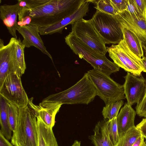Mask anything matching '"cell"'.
Wrapping results in <instances>:
<instances>
[{
	"label": "cell",
	"instance_id": "1",
	"mask_svg": "<svg viewBox=\"0 0 146 146\" xmlns=\"http://www.w3.org/2000/svg\"><path fill=\"white\" fill-rule=\"evenodd\" d=\"M19 12V26L38 27L55 23L76 11L85 0H25Z\"/></svg>",
	"mask_w": 146,
	"mask_h": 146
},
{
	"label": "cell",
	"instance_id": "2",
	"mask_svg": "<svg viewBox=\"0 0 146 146\" xmlns=\"http://www.w3.org/2000/svg\"><path fill=\"white\" fill-rule=\"evenodd\" d=\"M97 96L96 90L87 73L75 84L63 91L51 94L42 101L63 104H88Z\"/></svg>",
	"mask_w": 146,
	"mask_h": 146
},
{
	"label": "cell",
	"instance_id": "3",
	"mask_svg": "<svg viewBox=\"0 0 146 146\" xmlns=\"http://www.w3.org/2000/svg\"><path fill=\"white\" fill-rule=\"evenodd\" d=\"M12 144L15 146H38V131L37 119L34 110L28 105L19 108L18 118Z\"/></svg>",
	"mask_w": 146,
	"mask_h": 146
},
{
	"label": "cell",
	"instance_id": "4",
	"mask_svg": "<svg viewBox=\"0 0 146 146\" xmlns=\"http://www.w3.org/2000/svg\"><path fill=\"white\" fill-rule=\"evenodd\" d=\"M66 43L73 52L83 58L94 68L110 75L119 71L120 67L114 62L87 46L71 32L65 38Z\"/></svg>",
	"mask_w": 146,
	"mask_h": 146
},
{
	"label": "cell",
	"instance_id": "5",
	"mask_svg": "<svg viewBox=\"0 0 146 146\" xmlns=\"http://www.w3.org/2000/svg\"><path fill=\"white\" fill-rule=\"evenodd\" d=\"M87 73L96 90L97 95L106 105L125 98L123 85L116 82L110 75L94 69L89 70Z\"/></svg>",
	"mask_w": 146,
	"mask_h": 146
},
{
	"label": "cell",
	"instance_id": "6",
	"mask_svg": "<svg viewBox=\"0 0 146 146\" xmlns=\"http://www.w3.org/2000/svg\"><path fill=\"white\" fill-rule=\"evenodd\" d=\"M96 10L90 20L96 31L106 44H118L123 35L117 17Z\"/></svg>",
	"mask_w": 146,
	"mask_h": 146
},
{
	"label": "cell",
	"instance_id": "7",
	"mask_svg": "<svg viewBox=\"0 0 146 146\" xmlns=\"http://www.w3.org/2000/svg\"><path fill=\"white\" fill-rule=\"evenodd\" d=\"M109 56L113 62L126 72L139 76L143 71L142 59L134 54L123 39L117 45L107 46Z\"/></svg>",
	"mask_w": 146,
	"mask_h": 146
},
{
	"label": "cell",
	"instance_id": "8",
	"mask_svg": "<svg viewBox=\"0 0 146 146\" xmlns=\"http://www.w3.org/2000/svg\"><path fill=\"white\" fill-rule=\"evenodd\" d=\"M71 33L92 49L102 55L108 52L106 43L90 19L83 18L72 25Z\"/></svg>",
	"mask_w": 146,
	"mask_h": 146
},
{
	"label": "cell",
	"instance_id": "9",
	"mask_svg": "<svg viewBox=\"0 0 146 146\" xmlns=\"http://www.w3.org/2000/svg\"><path fill=\"white\" fill-rule=\"evenodd\" d=\"M0 94L19 108L28 104L29 99L22 85L21 77L16 73H12L6 78L0 87Z\"/></svg>",
	"mask_w": 146,
	"mask_h": 146
},
{
	"label": "cell",
	"instance_id": "10",
	"mask_svg": "<svg viewBox=\"0 0 146 146\" xmlns=\"http://www.w3.org/2000/svg\"><path fill=\"white\" fill-rule=\"evenodd\" d=\"M17 39L12 37L5 45L3 40L0 39V87L9 74L15 73L20 77L23 75L16 57Z\"/></svg>",
	"mask_w": 146,
	"mask_h": 146
},
{
	"label": "cell",
	"instance_id": "11",
	"mask_svg": "<svg viewBox=\"0 0 146 146\" xmlns=\"http://www.w3.org/2000/svg\"><path fill=\"white\" fill-rule=\"evenodd\" d=\"M124 78L123 85L127 103L129 105L138 104L142 98L146 88V79L141 74L137 76L127 72Z\"/></svg>",
	"mask_w": 146,
	"mask_h": 146
},
{
	"label": "cell",
	"instance_id": "12",
	"mask_svg": "<svg viewBox=\"0 0 146 146\" xmlns=\"http://www.w3.org/2000/svg\"><path fill=\"white\" fill-rule=\"evenodd\" d=\"M90 3L88 0H85L78 9L72 14L50 25L38 27L40 35H51L56 33H61L66 26L70 24L72 25L86 15L89 11Z\"/></svg>",
	"mask_w": 146,
	"mask_h": 146
},
{
	"label": "cell",
	"instance_id": "13",
	"mask_svg": "<svg viewBox=\"0 0 146 146\" xmlns=\"http://www.w3.org/2000/svg\"><path fill=\"white\" fill-rule=\"evenodd\" d=\"M33 98L29 99L28 104L35 111L37 117L39 118L48 127L52 128L55 123L56 114L62 104L60 103L42 101L38 105L33 102Z\"/></svg>",
	"mask_w": 146,
	"mask_h": 146
},
{
	"label": "cell",
	"instance_id": "14",
	"mask_svg": "<svg viewBox=\"0 0 146 146\" xmlns=\"http://www.w3.org/2000/svg\"><path fill=\"white\" fill-rule=\"evenodd\" d=\"M115 16L121 27L131 31L140 39L142 44L146 45V18L134 17L126 11Z\"/></svg>",
	"mask_w": 146,
	"mask_h": 146
},
{
	"label": "cell",
	"instance_id": "15",
	"mask_svg": "<svg viewBox=\"0 0 146 146\" xmlns=\"http://www.w3.org/2000/svg\"><path fill=\"white\" fill-rule=\"evenodd\" d=\"M17 31L23 37L22 43L25 47L35 46L52 61L51 55L47 50L40 36L38 27L30 25L19 26Z\"/></svg>",
	"mask_w": 146,
	"mask_h": 146
},
{
	"label": "cell",
	"instance_id": "16",
	"mask_svg": "<svg viewBox=\"0 0 146 146\" xmlns=\"http://www.w3.org/2000/svg\"><path fill=\"white\" fill-rule=\"evenodd\" d=\"M21 7L17 2L14 5L5 4L0 6V18L9 33L16 38H17L16 31L19 26L17 18Z\"/></svg>",
	"mask_w": 146,
	"mask_h": 146
},
{
	"label": "cell",
	"instance_id": "17",
	"mask_svg": "<svg viewBox=\"0 0 146 146\" xmlns=\"http://www.w3.org/2000/svg\"><path fill=\"white\" fill-rule=\"evenodd\" d=\"M107 119L98 121L93 129L94 134L89 137L94 146H115L109 136Z\"/></svg>",
	"mask_w": 146,
	"mask_h": 146
},
{
	"label": "cell",
	"instance_id": "18",
	"mask_svg": "<svg viewBox=\"0 0 146 146\" xmlns=\"http://www.w3.org/2000/svg\"><path fill=\"white\" fill-rule=\"evenodd\" d=\"M136 114L131 106L125 103L117 117L119 134L121 135L130 128L135 126L134 121Z\"/></svg>",
	"mask_w": 146,
	"mask_h": 146
},
{
	"label": "cell",
	"instance_id": "19",
	"mask_svg": "<svg viewBox=\"0 0 146 146\" xmlns=\"http://www.w3.org/2000/svg\"><path fill=\"white\" fill-rule=\"evenodd\" d=\"M36 117L38 131V146H58L52 129Z\"/></svg>",
	"mask_w": 146,
	"mask_h": 146
},
{
	"label": "cell",
	"instance_id": "20",
	"mask_svg": "<svg viewBox=\"0 0 146 146\" xmlns=\"http://www.w3.org/2000/svg\"><path fill=\"white\" fill-rule=\"evenodd\" d=\"M123 35V39L130 50L140 58L143 57L141 41L138 36L130 30L121 27Z\"/></svg>",
	"mask_w": 146,
	"mask_h": 146
},
{
	"label": "cell",
	"instance_id": "21",
	"mask_svg": "<svg viewBox=\"0 0 146 146\" xmlns=\"http://www.w3.org/2000/svg\"><path fill=\"white\" fill-rule=\"evenodd\" d=\"M9 102L0 95V123L1 132L8 140L11 139L12 135L9 125L8 116Z\"/></svg>",
	"mask_w": 146,
	"mask_h": 146
},
{
	"label": "cell",
	"instance_id": "22",
	"mask_svg": "<svg viewBox=\"0 0 146 146\" xmlns=\"http://www.w3.org/2000/svg\"><path fill=\"white\" fill-rule=\"evenodd\" d=\"M141 134L136 126L132 127L119 136V141L116 146H132Z\"/></svg>",
	"mask_w": 146,
	"mask_h": 146
},
{
	"label": "cell",
	"instance_id": "23",
	"mask_svg": "<svg viewBox=\"0 0 146 146\" xmlns=\"http://www.w3.org/2000/svg\"><path fill=\"white\" fill-rule=\"evenodd\" d=\"M123 104V101L121 100L106 105L102 111L104 119L111 120L117 117L119 110Z\"/></svg>",
	"mask_w": 146,
	"mask_h": 146
},
{
	"label": "cell",
	"instance_id": "24",
	"mask_svg": "<svg viewBox=\"0 0 146 146\" xmlns=\"http://www.w3.org/2000/svg\"><path fill=\"white\" fill-rule=\"evenodd\" d=\"M94 3V7L97 10L110 15L116 16L117 13L114 8L111 0H89Z\"/></svg>",
	"mask_w": 146,
	"mask_h": 146
},
{
	"label": "cell",
	"instance_id": "25",
	"mask_svg": "<svg viewBox=\"0 0 146 146\" xmlns=\"http://www.w3.org/2000/svg\"><path fill=\"white\" fill-rule=\"evenodd\" d=\"M16 45V58L20 69L23 74L25 73L26 68L24 56L25 47L20 38L17 39Z\"/></svg>",
	"mask_w": 146,
	"mask_h": 146
},
{
	"label": "cell",
	"instance_id": "26",
	"mask_svg": "<svg viewBox=\"0 0 146 146\" xmlns=\"http://www.w3.org/2000/svg\"><path fill=\"white\" fill-rule=\"evenodd\" d=\"M19 108L12 103H8V116L11 129L13 132L15 131L18 118Z\"/></svg>",
	"mask_w": 146,
	"mask_h": 146
},
{
	"label": "cell",
	"instance_id": "27",
	"mask_svg": "<svg viewBox=\"0 0 146 146\" xmlns=\"http://www.w3.org/2000/svg\"><path fill=\"white\" fill-rule=\"evenodd\" d=\"M108 129L110 139L115 146H116L119 140L117 117L109 120Z\"/></svg>",
	"mask_w": 146,
	"mask_h": 146
},
{
	"label": "cell",
	"instance_id": "28",
	"mask_svg": "<svg viewBox=\"0 0 146 146\" xmlns=\"http://www.w3.org/2000/svg\"><path fill=\"white\" fill-rule=\"evenodd\" d=\"M136 114L140 117L146 118V88L144 94L135 108Z\"/></svg>",
	"mask_w": 146,
	"mask_h": 146
},
{
	"label": "cell",
	"instance_id": "29",
	"mask_svg": "<svg viewBox=\"0 0 146 146\" xmlns=\"http://www.w3.org/2000/svg\"><path fill=\"white\" fill-rule=\"evenodd\" d=\"M131 15L135 17L140 18H143L140 15L134 0H127V9L126 11Z\"/></svg>",
	"mask_w": 146,
	"mask_h": 146
},
{
	"label": "cell",
	"instance_id": "30",
	"mask_svg": "<svg viewBox=\"0 0 146 146\" xmlns=\"http://www.w3.org/2000/svg\"><path fill=\"white\" fill-rule=\"evenodd\" d=\"M111 1L117 14L126 10L127 0H111Z\"/></svg>",
	"mask_w": 146,
	"mask_h": 146
},
{
	"label": "cell",
	"instance_id": "31",
	"mask_svg": "<svg viewBox=\"0 0 146 146\" xmlns=\"http://www.w3.org/2000/svg\"><path fill=\"white\" fill-rule=\"evenodd\" d=\"M134 1L141 16L146 18V0H134Z\"/></svg>",
	"mask_w": 146,
	"mask_h": 146
},
{
	"label": "cell",
	"instance_id": "32",
	"mask_svg": "<svg viewBox=\"0 0 146 146\" xmlns=\"http://www.w3.org/2000/svg\"><path fill=\"white\" fill-rule=\"evenodd\" d=\"M136 127L139 130L141 134L144 137L146 136V118L143 119Z\"/></svg>",
	"mask_w": 146,
	"mask_h": 146
},
{
	"label": "cell",
	"instance_id": "33",
	"mask_svg": "<svg viewBox=\"0 0 146 146\" xmlns=\"http://www.w3.org/2000/svg\"><path fill=\"white\" fill-rule=\"evenodd\" d=\"M0 146H13L0 132Z\"/></svg>",
	"mask_w": 146,
	"mask_h": 146
},
{
	"label": "cell",
	"instance_id": "34",
	"mask_svg": "<svg viewBox=\"0 0 146 146\" xmlns=\"http://www.w3.org/2000/svg\"><path fill=\"white\" fill-rule=\"evenodd\" d=\"M144 139V137L141 134L132 146H144L145 144Z\"/></svg>",
	"mask_w": 146,
	"mask_h": 146
},
{
	"label": "cell",
	"instance_id": "35",
	"mask_svg": "<svg viewBox=\"0 0 146 146\" xmlns=\"http://www.w3.org/2000/svg\"><path fill=\"white\" fill-rule=\"evenodd\" d=\"M142 61L143 68V72L146 73V57L143 56L142 58Z\"/></svg>",
	"mask_w": 146,
	"mask_h": 146
},
{
	"label": "cell",
	"instance_id": "36",
	"mask_svg": "<svg viewBox=\"0 0 146 146\" xmlns=\"http://www.w3.org/2000/svg\"><path fill=\"white\" fill-rule=\"evenodd\" d=\"M81 142L77 140H75L71 146H81Z\"/></svg>",
	"mask_w": 146,
	"mask_h": 146
},
{
	"label": "cell",
	"instance_id": "37",
	"mask_svg": "<svg viewBox=\"0 0 146 146\" xmlns=\"http://www.w3.org/2000/svg\"><path fill=\"white\" fill-rule=\"evenodd\" d=\"M143 52V56L146 57V45L142 44Z\"/></svg>",
	"mask_w": 146,
	"mask_h": 146
},
{
	"label": "cell",
	"instance_id": "38",
	"mask_svg": "<svg viewBox=\"0 0 146 146\" xmlns=\"http://www.w3.org/2000/svg\"><path fill=\"white\" fill-rule=\"evenodd\" d=\"M15 146H21L19 144H17L15 145Z\"/></svg>",
	"mask_w": 146,
	"mask_h": 146
},
{
	"label": "cell",
	"instance_id": "39",
	"mask_svg": "<svg viewBox=\"0 0 146 146\" xmlns=\"http://www.w3.org/2000/svg\"><path fill=\"white\" fill-rule=\"evenodd\" d=\"M145 137V139H146V140H145V142H146V137Z\"/></svg>",
	"mask_w": 146,
	"mask_h": 146
},
{
	"label": "cell",
	"instance_id": "40",
	"mask_svg": "<svg viewBox=\"0 0 146 146\" xmlns=\"http://www.w3.org/2000/svg\"><path fill=\"white\" fill-rule=\"evenodd\" d=\"M144 146H146V143L145 144V145Z\"/></svg>",
	"mask_w": 146,
	"mask_h": 146
},
{
	"label": "cell",
	"instance_id": "41",
	"mask_svg": "<svg viewBox=\"0 0 146 146\" xmlns=\"http://www.w3.org/2000/svg\"></svg>",
	"mask_w": 146,
	"mask_h": 146
}]
</instances>
